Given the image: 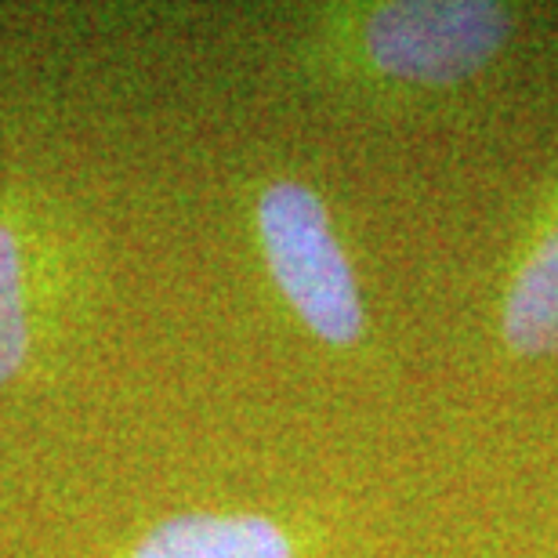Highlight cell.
<instances>
[{"instance_id":"1","label":"cell","mask_w":558,"mask_h":558,"mask_svg":"<svg viewBox=\"0 0 558 558\" xmlns=\"http://www.w3.org/2000/svg\"><path fill=\"white\" fill-rule=\"evenodd\" d=\"M95 276L81 221L37 178L8 171L0 189V388L51 349Z\"/></svg>"},{"instance_id":"3","label":"cell","mask_w":558,"mask_h":558,"mask_svg":"<svg viewBox=\"0 0 558 558\" xmlns=\"http://www.w3.org/2000/svg\"><path fill=\"white\" fill-rule=\"evenodd\" d=\"M511 19L483 0H396L355 22L366 70L403 84H457L505 48Z\"/></svg>"},{"instance_id":"2","label":"cell","mask_w":558,"mask_h":558,"mask_svg":"<svg viewBox=\"0 0 558 558\" xmlns=\"http://www.w3.org/2000/svg\"><path fill=\"white\" fill-rule=\"evenodd\" d=\"M254 232L279 298L312 338L352 349L366 333L360 279L333 229L330 207L298 178H276L254 199Z\"/></svg>"},{"instance_id":"5","label":"cell","mask_w":558,"mask_h":558,"mask_svg":"<svg viewBox=\"0 0 558 558\" xmlns=\"http://www.w3.org/2000/svg\"><path fill=\"white\" fill-rule=\"evenodd\" d=\"M500 333L519 355H558V218L511 276Z\"/></svg>"},{"instance_id":"4","label":"cell","mask_w":558,"mask_h":558,"mask_svg":"<svg viewBox=\"0 0 558 558\" xmlns=\"http://www.w3.org/2000/svg\"><path fill=\"white\" fill-rule=\"evenodd\" d=\"M117 558H298V541L258 511H178L142 530Z\"/></svg>"}]
</instances>
